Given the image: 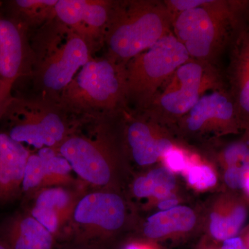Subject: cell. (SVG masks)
Returning a JSON list of instances; mask_svg holds the SVG:
<instances>
[{"mask_svg": "<svg viewBox=\"0 0 249 249\" xmlns=\"http://www.w3.org/2000/svg\"><path fill=\"white\" fill-rule=\"evenodd\" d=\"M45 169L43 161L37 154H31L28 158L22 183V193L34 196L45 188Z\"/></svg>", "mask_w": 249, "mask_h": 249, "instance_id": "obj_24", "label": "cell"}, {"mask_svg": "<svg viewBox=\"0 0 249 249\" xmlns=\"http://www.w3.org/2000/svg\"><path fill=\"white\" fill-rule=\"evenodd\" d=\"M175 178L166 168L152 170L146 177H141L133 185L134 194L138 197L155 196L159 199L169 197L170 192L175 188Z\"/></svg>", "mask_w": 249, "mask_h": 249, "instance_id": "obj_21", "label": "cell"}, {"mask_svg": "<svg viewBox=\"0 0 249 249\" xmlns=\"http://www.w3.org/2000/svg\"><path fill=\"white\" fill-rule=\"evenodd\" d=\"M178 204V201L175 198H172L169 196V197L162 199V201L159 204L158 206L160 210H163L164 211L176 207Z\"/></svg>", "mask_w": 249, "mask_h": 249, "instance_id": "obj_29", "label": "cell"}, {"mask_svg": "<svg viewBox=\"0 0 249 249\" xmlns=\"http://www.w3.org/2000/svg\"><path fill=\"white\" fill-rule=\"evenodd\" d=\"M222 249H247V247L240 237H234L224 240Z\"/></svg>", "mask_w": 249, "mask_h": 249, "instance_id": "obj_28", "label": "cell"}, {"mask_svg": "<svg viewBox=\"0 0 249 249\" xmlns=\"http://www.w3.org/2000/svg\"><path fill=\"white\" fill-rule=\"evenodd\" d=\"M40 156L45 165V187L62 186L71 182V172L73 171L70 163L55 149L43 147L39 150Z\"/></svg>", "mask_w": 249, "mask_h": 249, "instance_id": "obj_22", "label": "cell"}, {"mask_svg": "<svg viewBox=\"0 0 249 249\" xmlns=\"http://www.w3.org/2000/svg\"><path fill=\"white\" fill-rule=\"evenodd\" d=\"M27 31L0 9V92L5 102L15 83L30 70Z\"/></svg>", "mask_w": 249, "mask_h": 249, "instance_id": "obj_10", "label": "cell"}, {"mask_svg": "<svg viewBox=\"0 0 249 249\" xmlns=\"http://www.w3.org/2000/svg\"><path fill=\"white\" fill-rule=\"evenodd\" d=\"M249 1L209 0L174 18L172 31L192 59L218 62L248 18Z\"/></svg>", "mask_w": 249, "mask_h": 249, "instance_id": "obj_1", "label": "cell"}, {"mask_svg": "<svg viewBox=\"0 0 249 249\" xmlns=\"http://www.w3.org/2000/svg\"><path fill=\"white\" fill-rule=\"evenodd\" d=\"M96 136L72 132L56 150L83 181L93 186H105L111 180V167L106 142Z\"/></svg>", "mask_w": 249, "mask_h": 249, "instance_id": "obj_9", "label": "cell"}, {"mask_svg": "<svg viewBox=\"0 0 249 249\" xmlns=\"http://www.w3.org/2000/svg\"><path fill=\"white\" fill-rule=\"evenodd\" d=\"M174 18L165 0L113 1L103 40L106 55L127 64L170 34Z\"/></svg>", "mask_w": 249, "mask_h": 249, "instance_id": "obj_2", "label": "cell"}, {"mask_svg": "<svg viewBox=\"0 0 249 249\" xmlns=\"http://www.w3.org/2000/svg\"><path fill=\"white\" fill-rule=\"evenodd\" d=\"M227 168L224 181L232 189L244 188L249 173V145L245 142H235L228 145L223 152Z\"/></svg>", "mask_w": 249, "mask_h": 249, "instance_id": "obj_20", "label": "cell"}, {"mask_svg": "<svg viewBox=\"0 0 249 249\" xmlns=\"http://www.w3.org/2000/svg\"><path fill=\"white\" fill-rule=\"evenodd\" d=\"M229 63L224 73L242 127L249 131V16L229 47Z\"/></svg>", "mask_w": 249, "mask_h": 249, "instance_id": "obj_13", "label": "cell"}, {"mask_svg": "<svg viewBox=\"0 0 249 249\" xmlns=\"http://www.w3.org/2000/svg\"><path fill=\"white\" fill-rule=\"evenodd\" d=\"M112 4L107 0H58L54 16L93 48V42L103 45Z\"/></svg>", "mask_w": 249, "mask_h": 249, "instance_id": "obj_11", "label": "cell"}, {"mask_svg": "<svg viewBox=\"0 0 249 249\" xmlns=\"http://www.w3.org/2000/svg\"><path fill=\"white\" fill-rule=\"evenodd\" d=\"M124 249H144L142 247H140V246H138L137 245H134V244H132V245H127V247H125Z\"/></svg>", "mask_w": 249, "mask_h": 249, "instance_id": "obj_32", "label": "cell"}, {"mask_svg": "<svg viewBox=\"0 0 249 249\" xmlns=\"http://www.w3.org/2000/svg\"><path fill=\"white\" fill-rule=\"evenodd\" d=\"M126 64L91 58L64 90L58 103L69 112L116 116L127 110Z\"/></svg>", "mask_w": 249, "mask_h": 249, "instance_id": "obj_3", "label": "cell"}, {"mask_svg": "<svg viewBox=\"0 0 249 249\" xmlns=\"http://www.w3.org/2000/svg\"><path fill=\"white\" fill-rule=\"evenodd\" d=\"M167 164L170 169L175 171H181L187 168L184 158L181 153L175 150H170L165 155Z\"/></svg>", "mask_w": 249, "mask_h": 249, "instance_id": "obj_27", "label": "cell"}, {"mask_svg": "<svg viewBox=\"0 0 249 249\" xmlns=\"http://www.w3.org/2000/svg\"><path fill=\"white\" fill-rule=\"evenodd\" d=\"M179 121L192 132L207 128L235 132L242 127L235 103L227 86L206 93Z\"/></svg>", "mask_w": 249, "mask_h": 249, "instance_id": "obj_12", "label": "cell"}, {"mask_svg": "<svg viewBox=\"0 0 249 249\" xmlns=\"http://www.w3.org/2000/svg\"><path fill=\"white\" fill-rule=\"evenodd\" d=\"M60 103L41 97L36 100L11 98L1 119L7 125L11 139L40 150L58 147L72 133L66 114Z\"/></svg>", "mask_w": 249, "mask_h": 249, "instance_id": "obj_5", "label": "cell"}, {"mask_svg": "<svg viewBox=\"0 0 249 249\" xmlns=\"http://www.w3.org/2000/svg\"><path fill=\"white\" fill-rule=\"evenodd\" d=\"M188 182L199 190H204L213 186L217 182V178L211 168L206 165L192 167L188 170Z\"/></svg>", "mask_w": 249, "mask_h": 249, "instance_id": "obj_25", "label": "cell"}, {"mask_svg": "<svg viewBox=\"0 0 249 249\" xmlns=\"http://www.w3.org/2000/svg\"><path fill=\"white\" fill-rule=\"evenodd\" d=\"M33 196L34 203L29 214L47 229L61 246L60 232L70 221L80 196L62 186L45 187Z\"/></svg>", "mask_w": 249, "mask_h": 249, "instance_id": "obj_14", "label": "cell"}, {"mask_svg": "<svg viewBox=\"0 0 249 249\" xmlns=\"http://www.w3.org/2000/svg\"><path fill=\"white\" fill-rule=\"evenodd\" d=\"M30 155L23 144L0 132V201L11 200L22 192L24 170Z\"/></svg>", "mask_w": 249, "mask_h": 249, "instance_id": "obj_17", "label": "cell"}, {"mask_svg": "<svg viewBox=\"0 0 249 249\" xmlns=\"http://www.w3.org/2000/svg\"></svg>", "mask_w": 249, "mask_h": 249, "instance_id": "obj_36", "label": "cell"}, {"mask_svg": "<svg viewBox=\"0 0 249 249\" xmlns=\"http://www.w3.org/2000/svg\"><path fill=\"white\" fill-rule=\"evenodd\" d=\"M196 217L186 206H176L148 218L144 233L150 238H160L170 232L188 231L194 227Z\"/></svg>", "mask_w": 249, "mask_h": 249, "instance_id": "obj_18", "label": "cell"}, {"mask_svg": "<svg viewBox=\"0 0 249 249\" xmlns=\"http://www.w3.org/2000/svg\"><path fill=\"white\" fill-rule=\"evenodd\" d=\"M208 1L209 0H165V2L175 17L180 13L202 6Z\"/></svg>", "mask_w": 249, "mask_h": 249, "instance_id": "obj_26", "label": "cell"}, {"mask_svg": "<svg viewBox=\"0 0 249 249\" xmlns=\"http://www.w3.org/2000/svg\"><path fill=\"white\" fill-rule=\"evenodd\" d=\"M0 242L9 249H62L58 240L30 214H18L0 227Z\"/></svg>", "mask_w": 249, "mask_h": 249, "instance_id": "obj_15", "label": "cell"}, {"mask_svg": "<svg viewBox=\"0 0 249 249\" xmlns=\"http://www.w3.org/2000/svg\"><path fill=\"white\" fill-rule=\"evenodd\" d=\"M226 86L219 67L191 58L174 72L142 113L156 121L180 120L206 93Z\"/></svg>", "mask_w": 249, "mask_h": 249, "instance_id": "obj_6", "label": "cell"}, {"mask_svg": "<svg viewBox=\"0 0 249 249\" xmlns=\"http://www.w3.org/2000/svg\"><path fill=\"white\" fill-rule=\"evenodd\" d=\"M191 59L173 31L126 64L127 110H146L174 72Z\"/></svg>", "mask_w": 249, "mask_h": 249, "instance_id": "obj_4", "label": "cell"}, {"mask_svg": "<svg viewBox=\"0 0 249 249\" xmlns=\"http://www.w3.org/2000/svg\"><path fill=\"white\" fill-rule=\"evenodd\" d=\"M125 208L115 193L92 191L78 198L71 218L66 245L101 248V236L124 225Z\"/></svg>", "mask_w": 249, "mask_h": 249, "instance_id": "obj_8", "label": "cell"}, {"mask_svg": "<svg viewBox=\"0 0 249 249\" xmlns=\"http://www.w3.org/2000/svg\"><path fill=\"white\" fill-rule=\"evenodd\" d=\"M0 97H1V99H2V97H1V92H0ZM3 101H4V100L2 99ZM5 102V101H4Z\"/></svg>", "mask_w": 249, "mask_h": 249, "instance_id": "obj_35", "label": "cell"}, {"mask_svg": "<svg viewBox=\"0 0 249 249\" xmlns=\"http://www.w3.org/2000/svg\"><path fill=\"white\" fill-rule=\"evenodd\" d=\"M49 40L36 67V80L42 97L58 102L80 69L92 58V47L83 37L66 31Z\"/></svg>", "mask_w": 249, "mask_h": 249, "instance_id": "obj_7", "label": "cell"}, {"mask_svg": "<svg viewBox=\"0 0 249 249\" xmlns=\"http://www.w3.org/2000/svg\"><path fill=\"white\" fill-rule=\"evenodd\" d=\"M247 217V209L242 206H236L228 215L213 213L211 215L210 231L217 240L224 241L232 238L240 231Z\"/></svg>", "mask_w": 249, "mask_h": 249, "instance_id": "obj_23", "label": "cell"}, {"mask_svg": "<svg viewBox=\"0 0 249 249\" xmlns=\"http://www.w3.org/2000/svg\"><path fill=\"white\" fill-rule=\"evenodd\" d=\"M6 103L4 102L0 97V119H1V115H2L3 111H4V108L5 105Z\"/></svg>", "mask_w": 249, "mask_h": 249, "instance_id": "obj_30", "label": "cell"}, {"mask_svg": "<svg viewBox=\"0 0 249 249\" xmlns=\"http://www.w3.org/2000/svg\"><path fill=\"white\" fill-rule=\"evenodd\" d=\"M58 0H15L7 3V16L25 28L54 16Z\"/></svg>", "mask_w": 249, "mask_h": 249, "instance_id": "obj_19", "label": "cell"}, {"mask_svg": "<svg viewBox=\"0 0 249 249\" xmlns=\"http://www.w3.org/2000/svg\"><path fill=\"white\" fill-rule=\"evenodd\" d=\"M0 249H9L8 248V247H6V246L5 245L4 243H2V242H0Z\"/></svg>", "mask_w": 249, "mask_h": 249, "instance_id": "obj_34", "label": "cell"}, {"mask_svg": "<svg viewBox=\"0 0 249 249\" xmlns=\"http://www.w3.org/2000/svg\"><path fill=\"white\" fill-rule=\"evenodd\" d=\"M63 249H94L89 248V247H78V246H70V247H67L66 248Z\"/></svg>", "mask_w": 249, "mask_h": 249, "instance_id": "obj_31", "label": "cell"}, {"mask_svg": "<svg viewBox=\"0 0 249 249\" xmlns=\"http://www.w3.org/2000/svg\"><path fill=\"white\" fill-rule=\"evenodd\" d=\"M132 113L134 114L127 124L125 137L132 157L137 164H152L173 149V142L167 137L155 134L143 113Z\"/></svg>", "mask_w": 249, "mask_h": 249, "instance_id": "obj_16", "label": "cell"}, {"mask_svg": "<svg viewBox=\"0 0 249 249\" xmlns=\"http://www.w3.org/2000/svg\"><path fill=\"white\" fill-rule=\"evenodd\" d=\"M244 188H245L246 191L247 192V193L249 194V173L248 175H247V178H246L245 187H244Z\"/></svg>", "mask_w": 249, "mask_h": 249, "instance_id": "obj_33", "label": "cell"}]
</instances>
